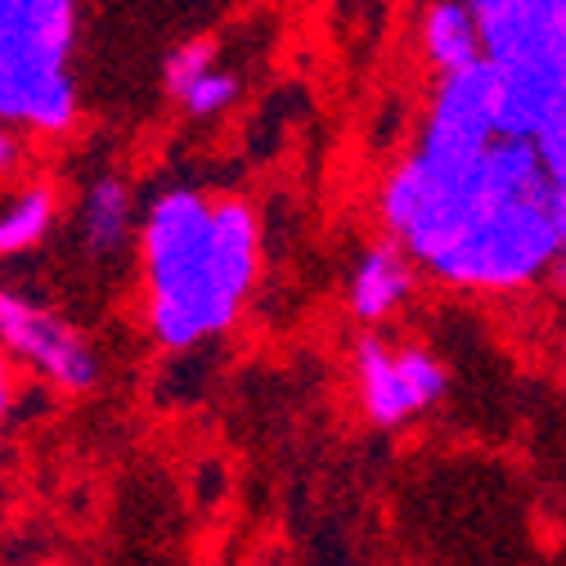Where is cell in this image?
I'll return each mask as SVG.
<instances>
[{
    "instance_id": "6da1fadb",
    "label": "cell",
    "mask_w": 566,
    "mask_h": 566,
    "mask_svg": "<svg viewBox=\"0 0 566 566\" xmlns=\"http://www.w3.org/2000/svg\"><path fill=\"white\" fill-rule=\"evenodd\" d=\"M391 243L468 293H517L557 265L566 243V185L548 180L522 139L494 145L459 176L405 158L382 185Z\"/></svg>"
},
{
    "instance_id": "8992f818",
    "label": "cell",
    "mask_w": 566,
    "mask_h": 566,
    "mask_svg": "<svg viewBox=\"0 0 566 566\" xmlns=\"http://www.w3.org/2000/svg\"><path fill=\"white\" fill-rule=\"evenodd\" d=\"M0 356L23 360L63 391H86L99 378L95 346L82 337V328L10 289H0Z\"/></svg>"
},
{
    "instance_id": "8fae6325",
    "label": "cell",
    "mask_w": 566,
    "mask_h": 566,
    "mask_svg": "<svg viewBox=\"0 0 566 566\" xmlns=\"http://www.w3.org/2000/svg\"><path fill=\"white\" fill-rule=\"evenodd\" d=\"M59 221V202L50 185H28L0 207V256H19L36 248Z\"/></svg>"
},
{
    "instance_id": "277c9868",
    "label": "cell",
    "mask_w": 566,
    "mask_h": 566,
    "mask_svg": "<svg viewBox=\"0 0 566 566\" xmlns=\"http://www.w3.org/2000/svg\"><path fill=\"white\" fill-rule=\"evenodd\" d=\"M494 139H500L494 135V73L490 63H472L441 77L428 126H422V139L409 158L432 176H459Z\"/></svg>"
},
{
    "instance_id": "9a60e30c",
    "label": "cell",
    "mask_w": 566,
    "mask_h": 566,
    "mask_svg": "<svg viewBox=\"0 0 566 566\" xmlns=\"http://www.w3.org/2000/svg\"><path fill=\"white\" fill-rule=\"evenodd\" d=\"M10 409H14V369L6 356H0V422L10 418Z\"/></svg>"
},
{
    "instance_id": "52a82bcc",
    "label": "cell",
    "mask_w": 566,
    "mask_h": 566,
    "mask_svg": "<svg viewBox=\"0 0 566 566\" xmlns=\"http://www.w3.org/2000/svg\"><path fill=\"white\" fill-rule=\"evenodd\" d=\"M481 63L494 73L535 63H566V0H517L476 23Z\"/></svg>"
},
{
    "instance_id": "7c38bea8",
    "label": "cell",
    "mask_w": 566,
    "mask_h": 566,
    "mask_svg": "<svg viewBox=\"0 0 566 566\" xmlns=\"http://www.w3.org/2000/svg\"><path fill=\"white\" fill-rule=\"evenodd\" d=\"M234 99H239V73H230V67H221V63H217V67H207L202 77H193V82L176 95V104H185V113L198 117V122L230 113Z\"/></svg>"
},
{
    "instance_id": "ba28073f",
    "label": "cell",
    "mask_w": 566,
    "mask_h": 566,
    "mask_svg": "<svg viewBox=\"0 0 566 566\" xmlns=\"http://www.w3.org/2000/svg\"><path fill=\"white\" fill-rule=\"evenodd\" d=\"M409 293H413V261L387 239V243H374L356 261L346 302H350V315H356L360 324H382L409 302Z\"/></svg>"
},
{
    "instance_id": "2e32d148",
    "label": "cell",
    "mask_w": 566,
    "mask_h": 566,
    "mask_svg": "<svg viewBox=\"0 0 566 566\" xmlns=\"http://www.w3.org/2000/svg\"><path fill=\"white\" fill-rule=\"evenodd\" d=\"M459 6H468V14L481 23V19H490V14H500V10L517 6V0H459Z\"/></svg>"
},
{
    "instance_id": "5b68a950",
    "label": "cell",
    "mask_w": 566,
    "mask_h": 566,
    "mask_svg": "<svg viewBox=\"0 0 566 566\" xmlns=\"http://www.w3.org/2000/svg\"><path fill=\"white\" fill-rule=\"evenodd\" d=\"M356 382H360V409L378 428H405L409 418L428 413L450 378L446 365L422 346H391L382 337H360L356 346Z\"/></svg>"
},
{
    "instance_id": "5bb4252c",
    "label": "cell",
    "mask_w": 566,
    "mask_h": 566,
    "mask_svg": "<svg viewBox=\"0 0 566 566\" xmlns=\"http://www.w3.org/2000/svg\"><path fill=\"white\" fill-rule=\"evenodd\" d=\"M19 158H23L19 135H14L10 126H0V176H6V171H14V167H19Z\"/></svg>"
},
{
    "instance_id": "7a4b0ae2",
    "label": "cell",
    "mask_w": 566,
    "mask_h": 566,
    "mask_svg": "<svg viewBox=\"0 0 566 566\" xmlns=\"http://www.w3.org/2000/svg\"><path fill=\"white\" fill-rule=\"evenodd\" d=\"M145 315L167 350H189L226 333L261 270V221L243 198L167 189L145 230Z\"/></svg>"
},
{
    "instance_id": "4fadbf2b",
    "label": "cell",
    "mask_w": 566,
    "mask_h": 566,
    "mask_svg": "<svg viewBox=\"0 0 566 566\" xmlns=\"http://www.w3.org/2000/svg\"><path fill=\"white\" fill-rule=\"evenodd\" d=\"M207 67H217V45L211 41H185L167 54V67H163V82H167V95L176 99L193 77H202Z\"/></svg>"
},
{
    "instance_id": "30bf717a",
    "label": "cell",
    "mask_w": 566,
    "mask_h": 566,
    "mask_svg": "<svg viewBox=\"0 0 566 566\" xmlns=\"http://www.w3.org/2000/svg\"><path fill=\"white\" fill-rule=\"evenodd\" d=\"M135 230V198L122 176H99L91 180L82 198V239L95 256H113L126 248Z\"/></svg>"
},
{
    "instance_id": "9c48e42d",
    "label": "cell",
    "mask_w": 566,
    "mask_h": 566,
    "mask_svg": "<svg viewBox=\"0 0 566 566\" xmlns=\"http://www.w3.org/2000/svg\"><path fill=\"white\" fill-rule=\"evenodd\" d=\"M422 54H428V63L441 77L481 63V32L468 6H459V0H432L422 10Z\"/></svg>"
},
{
    "instance_id": "3957f363",
    "label": "cell",
    "mask_w": 566,
    "mask_h": 566,
    "mask_svg": "<svg viewBox=\"0 0 566 566\" xmlns=\"http://www.w3.org/2000/svg\"><path fill=\"white\" fill-rule=\"evenodd\" d=\"M77 0H0V126L63 135L77 122Z\"/></svg>"
}]
</instances>
